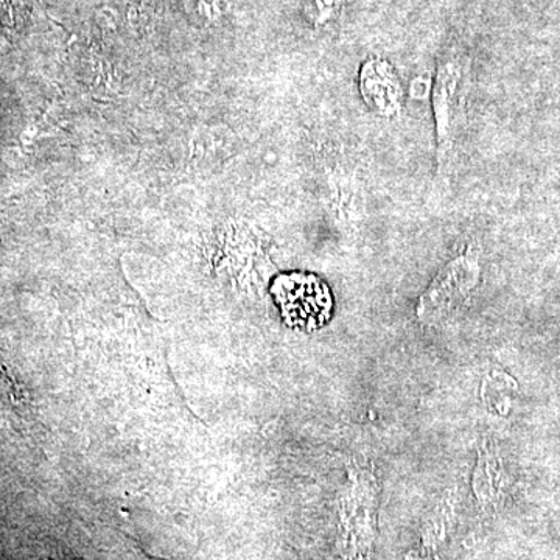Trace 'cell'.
Segmentation results:
<instances>
[{"label": "cell", "instance_id": "obj_1", "mask_svg": "<svg viewBox=\"0 0 560 560\" xmlns=\"http://www.w3.org/2000/svg\"><path fill=\"white\" fill-rule=\"evenodd\" d=\"M348 485L341 495V560H370L377 526L378 481L371 460L350 456Z\"/></svg>", "mask_w": 560, "mask_h": 560}, {"label": "cell", "instance_id": "obj_2", "mask_svg": "<svg viewBox=\"0 0 560 560\" xmlns=\"http://www.w3.org/2000/svg\"><path fill=\"white\" fill-rule=\"evenodd\" d=\"M469 69V55L458 46L447 47L438 60L431 102H433L436 161L440 172L448 168L452 162L456 121L459 119L460 103L466 91Z\"/></svg>", "mask_w": 560, "mask_h": 560}, {"label": "cell", "instance_id": "obj_3", "mask_svg": "<svg viewBox=\"0 0 560 560\" xmlns=\"http://www.w3.org/2000/svg\"><path fill=\"white\" fill-rule=\"evenodd\" d=\"M480 280V256L467 248L447 261L420 294L416 318L423 326H440L467 304Z\"/></svg>", "mask_w": 560, "mask_h": 560}, {"label": "cell", "instance_id": "obj_4", "mask_svg": "<svg viewBox=\"0 0 560 560\" xmlns=\"http://www.w3.org/2000/svg\"><path fill=\"white\" fill-rule=\"evenodd\" d=\"M283 319L291 327L318 329L329 318L331 300L329 290L312 275H283L272 282Z\"/></svg>", "mask_w": 560, "mask_h": 560}, {"label": "cell", "instance_id": "obj_5", "mask_svg": "<svg viewBox=\"0 0 560 560\" xmlns=\"http://www.w3.org/2000/svg\"><path fill=\"white\" fill-rule=\"evenodd\" d=\"M471 486L482 506L495 503L500 493V466L488 441L482 442L478 452V463L471 478Z\"/></svg>", "mask_w": 560, "mask_h": 560}, {"label": "cell", "instance_id": "obj_6", "mask_svg": "<svg viewBox=\"0 0 560 560\" xmlns=\"http://www.w3.org/2000/svg\"><path fill=\"white\" fill-rule=\"evenodd\" d=\"M455 501V490L445 493L444 499L438 504V510L434 512L433 517H431L429 525H427L418 555H412L411 560H433L434 552L438 551L442 541L445 540L447 530L451 528Z\"/></svg>", "mask_w": 560, "mask_h": 560}, {"label": "cell", "instance_id": "obj_7", "mask_svg": "<svg viewBox=\"0 0 560 560\" xmlns=\"http://www.w3.org/2000/svg\"><path fill=\"white\" fill-rule=\"evenodd\" d=\"M345 0H318L319 5V22H326L329 18L334 16L338 10L341 9Z\"/></svg>", "mask_w": 560, "mask_h": 560}]
</instances>
